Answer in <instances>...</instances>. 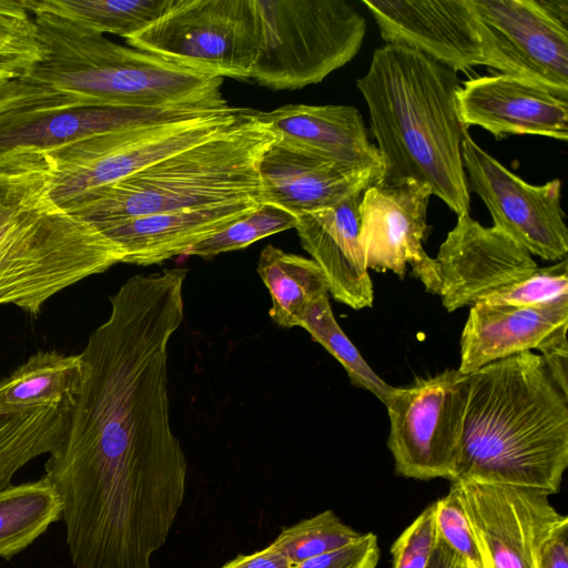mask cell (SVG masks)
<instances>
[{
    "mask_svg": "<svg viewBox=\"0 0 568 568\" xmlns=\"http://www.w3.org/2000/svg\"><path fill=\"white\" fill-rule=\"evenodd\" d=\"M292 564L270 546L251 555H241L221 568H291Z\"/></svg>",
    "mask_w": 568,
    "mask_h": 568,
    "instance_id": "cell-40",
    "label": "cell"
},
{
    "mask_svg": "<svg viewBox=\"0 0 568 568\" xmlns=\"http://www.w3.org/2000/svg\"><path fill=\"white\" fill-rule=\"evenodd\" d=\"M467 397L468 374L458 369L393 388L384 405L397 475L454 479Z\"/></svg>",
    "mask_w": 568,
    "mask_h": 568,
    "instance_id": "cell-10",
    "label": "cell"
},
{
    "mask_svg": "<svg viewBox=\"0 0 568 568\" xmlns=\"http://www.w3.org/2000/svg\"><path fill=\"white\" fill-rule=\"evenodd\" d=\"M75 105L68 98L24 81L0 84V114L24 109H52Z\"/></svg>",
    "mask_w": 568,
    "mask_h": 568,
    "instance_id": "cell-37",
    "label": "cell"
},
{
    "mask_svg": "<svg viewBox=\"0 0 568 568\" xmlns=\"http://www.w3.org/2000/svg\"><path fill=\"white\" fill-rule=\"evenodd\" d=\"M432 195L417 182L372 184L363 192L358 206L359 240L367 268L392 271L403 277L408 263L426 291L439 295L438 263L422 245L429 229L427 207Z\"/></svg>",
    "mask_w": 568,
    "mask_h": 568,
    "instance_id": "cell-13",
    "label": "cell"
},
{
    "mask_svg": "<svg viewBox=\"0 0 568 568\" xmlns=\"http://www.w3.org/2000/svg\"><path fill=\"white\" fill-rule=\"evenodd\" d=\"M362 194L339 204L297 216L302 247L323 271L328 293L351 308L372 307L373 284L359 240Z\"/></svg>",
    "mask_w": 568,
    "mask_h": 568,
    "instance_id": "cell-21",
    "label": "cell"
},
{
    "mask_svg": "<svg viewBox=\"0 0 568 568\" xmlns=\"http://www.w3.org/2000/svg\"><path fill=\"white\" fill-rule=\"evenodd\" d=\"M297 216L272 203H262L255 211L224 230L193 245L185 255L210 260L221 253L244 248L270 235L294 229Z\"/></svg>",
    "mask_w": 568,
    "mask_h": 568,
    "instance_id": "cell-32",
    "label": "cell"
},
{
    "mask_svg": "<svg viewBox=\"0 0 568 568\" xmlns=\"http://www.w3.org/2000/svg\"><path fill=\"white\" fill-rule=\"evenodd\" d=\"M186 274L128 278L81 353L85 381L44 476L63 520L91 537L148 535L182 505L186 459L170 424L168 347L183 322Z\"/></svg>",
    "mask_w": 568,
    "mask_h": 568,
    "instance_id": "cell-1",
    "label": "cell"
},
{
    "mask_svg": "<svg viewBox=\"0 0 568 568\" xmlns=\"http://www.w3.org/2000/svg\"><path fill=\"white\" fill-rule=\"evenodd\" d=\"M426 568H466V562L437 534V541Z\"/></svg>",
    "mask_w": 568,
    "mask_h": 568,
    "instance_id": "cell-41",
    "label": "cell"
},
{
    "mask_svg": "<svg viewBox=\"0 0 568 568\" xmlns=\"http://www.w3.org/2000/svg\"><path fill=\"white\" fill-rule=\"evenodd\" d=\"M231 105L122 108L70 105L0 114V156L17 149L48 152L84 138L139 125L203 116Z\"/></svg>",
    "mask_w": 568,
    "mask_h": 568,
    "instance_id": "cell-17",
    "label": "cell"
},
{
    "mask_svg": "<svg viewBox=\"0 0 568 568\" xmlns=\"http://www.w3.org/2000/svg\"><path fill=\"white\" fill-rule=\"evenodd\" d=\"M567 99L537 83L504 73L469 79L456 93L464 125L480 126L498 140L528 134L566 142Z\"/></svg>",
    "mask_w": 568,
    "mask_h": 568,
    "instance_id": "cell-18",
    "label": "cell"
},
{
    "mask_svg": "<svg viewBox=\"0 0 568 568\" xmlns=\"http://www.w3.org/2000/svg\"><path fill=\"white\" fill-rule=\"evenodd\" d=\"M45 152L0 156V306L38 316L55 294L122 263V252L51 196Z\"/></svg>",
    "mask_w": 568,
    "mask_h": 568,
    "instance_id": "cell-4",
    "label": "cell"
},
{
    "mask_svg": "<svg viewBox=\"0 0 568 568\" xmlns=\"http://www.w3.org/2000/svg\"><path fill=\"white\" fill-rule=\"evenodd\" d=\"M42 58L24 82L78 105L170 108L227 105L222 78L122 45L60 17L33 14Z\"/></svg>",
    "mask_w": 568,
    "mask_h": 568,
    "instance_id": "cell-5",
    "label": "cell"
},
{
    "mask_svg": "<svg viewBox=\"0 0 568 568\" xmlns=\"http://www.w3.org/2000/svg\"><path fill=\"white\" fill-rule=\"evenodd\" d=\"M31 13L60 17L89 31L125 39L139 33L169 8L171 0H21Z\"/></svg>",
    "mask_w": 568,
    "mask_h": 568,
    "instance_id": "cell-28",
    "label": "cell"
},
{
    "mask_svg": "<svg viewBox=\"0 0 568 568\" xmlns=\"http://www.w3.org/2000/svg\"><path fill=\"white\" fill-rule=\"evenodd\" d=\"M452 483L490 568H538L541 544L562 518L550 504L548 494L474 480Z\"/></svg>",
    "mask_w": 568,
    "mask_h": 568,
    "instance_id": "cell-14",
    "label": "cell"
},
{
    "mask_svg": "<svg viewBox=\"0 0 568 568\" xmlns=\"http://www.w3.org/2000/svg\"><path fill=\"white\" fill-rule=\"evenodd\" d=\"M69 410L52 406L6 408L0 405V489L32 459L50 455L62 442Z\"/></svg>",
    "mask_w": 568,
    "mask_h": 568,
    "instance_id": "cell-26",
    "label": "cell"
},
{
    "mask_svg": "<svg viewBox=\"0 0 568 568\" xmlns=\"http://www.w3.org/2000/svg\"><path fill=\"white\" fill-rule=\"evenodd\" d=\"M41 58L33 14L21 0H0V84L23 81Z\"/></svg>",
    "mask_w": 568,
    "mask_h": 568,
    "instance_id": "cell-30",
    "label": "cell"
},
{
    "mask_svg": "<svg viewBox=\"0 0 568 568\" xmlns=\"http://www.w3.org/2000/svg\"><path fill=\"white\" fill-rule=\"evenodd\" d=\"M541 357L561 389L568 396V343L567 326L552 334L538 349Z\"/></svg>",
    "mask_w": 568,
    "mask_h": 568,
    "instance_id": "cell-38",
    "label": "cell"
},
{
    "mask_svg": "<svg viewBox=\"0 0 568 568\" xmlns=\"http://www.w3.org/2000/svg\"><path fill=\"white\" fill-rule=\"evenodd\" d=\"M381 175V168L335 162L275 139L260 163L262 202L308 214L363 193Z\"/></svg>",
    "mask_w": 568,
    "mask_h": 568,
    "instance_id": "cell-19",
    "label": "cell"
},
{
    "mask_svg": "<svg viewBox=\"0 0 568 568\" xmlns=\"http://www.w3.org/2000/svg\"><path fill=\"white\" fill-rule=\"evenodd\" d=\"M538 568H568V518L566 516H562L544 539Z\"/></svg>",
    "mask_w": 568,
    "mask_h": 568,
    "instance_id": "cell-39",
    "label": "cell"
},
{
    "mask_svg": "<svg viewBox=\"0 0 568 568\" xmlns=\"http://www.w3.org/2000/svg\"><path fill=\"white\" fill-rule=\"evenodd\" d=\"M362 534L343 523L332 510L283 529L270 547L283 555L292 566L345 547Z\"/></svg>",
    "mask_w": 568,
    "mask_h": 568,
    "instance_id": "cell-31",
    "label": "cell"
},
{
    "mask_svg": "<svg viewBox=\"0 0 568 568\" xmlns=\"http://www.w3.org/2000/svg\"><path fill=\"white\" fill-rule=\"evenodd\" d=\"M87 376L81 354L39 351L0 381L6 408L52 405L70 412Z\"/></svg>",
    "mask_w": 568,
    "mask_h": 568,
    "instance_id": "cell-24",
    "label": "cell"
},
{
    "mask_svg": "<svg viewBox=\"0 0 568 568\" xmlns=\"http://www.w3.org/2000/svg\"><path fill=\"white\" fill-rule=\"evenodd\" d=\"M300 327L306 329L313 341L321 344L342 364L354 386L373 393L383 404L386 403L394 387L373 371L339 327L332 312L328 295L308 306Z\"/></svg>",
    "mask_w": 568,
    "mask_h": 568,
    "instance_id": "cell-29",
    "label": "cell"
},
{
    "mask_svg": "<svg viewBox=\"0 0 568 568\" xmlns=\"http://www.w3.org/2000/svg\"><path fill=\"white\" fill-rule=\"evenodd\" d=\"M485 65L568 97L567 24L539 0H469Z\"/></svg>",
    "mask_w": 568,
    "mask_h": 568,
    "instance_id": "cell-11",
    "label": "cell"
},
{
    "mask_svg": "<svg viewBox=\"0 0 568 568\" xmlns=\"http://www.w3.org/2000/svg\"><path fill=\"white\" fill-rule=\"evenodd\" d=\"M125 41L199 73L250 79L258 49L254 0H171L161 17Z\"/></svg>",
    "mask_w": 568,
    "mask_h": 568,
    "instance_id": "cell-9",
    "label": "cell"
},
{
    "mask_svg": "<svg viewBox=\"0 0 568 568\" xmlns=\"http://www.w3.org/2000/svg\"><path fill=\"white\" fill-rule=\"evenodd\" d=\"M568 326V300L540 307L494 305L478 301L471 305L460 337L462 374L532 349L558 329Z\"/></svg>",
    "mask_w": 568,
    "mask_h": 568,
    "instance_id": "cell-22",
    "label": "cell"
},
{
    "mask_svg": "<svg viewBox=\"0 0 568 568\" xmlns=\"http://www.w3.org/2000/svg\"><path fill=\"white\" fill-rule=\"evenodd\" d=\"M257 273L272 300L268 315L284 328L300 326L308 306L328 295L326 277L312 258L271 244L261 251Z\"/></svg>",
    "mask_w": 568,
    "mask_h": 568,
    "instance_id": "cell-25",
    "label": "cell"
},
{
    "mask_svg": "<svg viewBox=\"0 0 568 568\" xmlns=\"http://www.w3.org/2000/svg\"><path fill=\"white\" fill-rule=\"evenodd\" d=\"M261 200L187 207L97 227L122 252V263L149 266L184 254L196 243L255 211Z\"/></svg>",
    "mask_w": 568,
    "mask_h": 568,
    "instance_id": "cell-20",
    "label": "cell"
},
{
    "mask_svg": "<svg viewBox=\"0 0 568 568\" xmlns=\"http://www.w3.org/2000/svg\"><path fill=\"white\" fill-rule=\"evenodd\" d=\"M468 190L478 194L494 225L513 241L546 261L568 253V229L561 207V182H525L484 151L467 133L462 144Z\"/></svg>",
    "mask_w": 568,
    "mask_h": 568,
    "instance_id": "cell-12",
    "label": "cell"
},
{
    "mask_svg": "<svg viewBox=\"0 0 568 568\" xmlns=\"http://www.w3.org/2000/svg\"><path fill=\"white\" fill-rule=\"evenodd\" d=\"M435 523L438 536L453 548L467 565L490 568L485 549L470 524L456 486L435 501Z\"/></svg>",
    "mask_w": 568,
    "mask_h": 568,
    "instance_id": "cell-34",
    "label": "cell"
},
{
    "mask_svg": "<svg viewBox=\"0 0 568 568\" xmlns=\"http://www.w3.org/2000/svg\"><path fill=\"white\" fill-rule=\"evenodd\" d=\"M435 260L442 281L439 295L448 312L471 306L538 268L528 251L495 226H483L469 213L458 215Z\"/></svg>",
    "mask_w": 568,
    "mask_h": 568,
    "instance_id": "cell-15",
    "label": "cell"
},
{
    "mask_svg": "<svg viewBox=\"0 0 568 568\" xmlns=\"http://www.w3.org/2000/svg\"><path fill=\"white\" fill-rule=\"evenodd\" d=\"M247 110L231 106L203 116L103 132L48 151L51 196L64 209L89 191L213 138Z\"/></svg>",
    "mask_w": 568,
    "mask_h": 568,
    "instance_id": "cell-8",
    "label": "cell"
},
{
    "mask_svg": "<svg viewBox=\"0 0 568 568\" xmlns=\"http://www.w3.org/2000/svg\"><path fill=\"white\" fill-rule=\"evenodd\" d=\"M379 557L376 535L366 532L345 547L313 557L291 568H376Z\"/></svg>",
    "mask_w": 568,
    "mask_h": 568,
    "instance_id": "cell-36",
    "label": "cell"
},
{
    "mask_svg": "<svg viewBox=\"0 0 568 568\" xmlns=\"http://www.w3.org/2000/svg\"><path fill=\"white\" fill-rule=\"evenodd\" d=\"M257 118L277 140L328 160L383 170L361 112L352 105L286 104Z\"/></svg>",
    "mask_w": 568,
    "mask_h": 568,
    "instance_id": "cell-23",
    "label": "cell"
},
{
    "mask_svg": "<svg viewBox=\"0 0 568 568\" xmlns=\"http://www.w3.org/2000/svg\"><path fill=\"white\" fill-rule=\"evenodd\" d=\"M60 496L43 475L0 489V558L10 560L61 520Z\"/></svg>",
    "mask_w": 568,
    "mask_h": 568,
    "instance_id": "cell-27",
    "label": "cell"
},
{
    "mask_svg": "<svg viewBox=\"0 0 568 568\" xmlns=\"http://www.w3.org/2000/svg\"><path fill=\"white\" fill-rule=\"evenodd\" d=\"M568 466V396L542 357L523 352L468 374L455 480L560 490Z\"/></svg>",
    "mask_w": 568,
    "mask_h": 568,
    "instance_id": "cell-2",
    "label": "cell"
},
{
    "mask_svg": "<svg viewBox=\"0 0 568 568\" xmlns=\"http://www.w3.org/2000/svg\"><path fill=\"white\" fill-rule=\"evenodd\" d=\"M258 49L251 79L275 90L320 83L359 51L364 17L344 0H254Z\"/></svg>",
    "mask_w": 568,
    "mask_h": 568,
    "instance_id": "cell-7",
    "label": "cell"
},
{
    "mask_svg": "<svg viewBox=\"0 0 568 568\" xmlns=\"http://www.w3.org/2000/svg\"><path fill=\"white\" fill-rule=\"evenodd\" d=\"M356 85L383 163L376 183L417 182L457 216L469 213L462 156L468 132L457 110V72L414 49L385 44Z\"/></svg>",
    "mask_w": 568,
    "mask_h": 568,
    "instance_id": "cell-3",
    "label": "cell"
},
{
    "mask_svg": "<svg viewBox=\"0 0 568 568\" xmlns=\"http://www.w3.org/2000/svg\"><path fill=\"white\" fill-rule=\"evenodd\" d=\"M387 44L414 49L457 71L485 65L469 0H362Z\"/></svg>",
    "mask_w": 568,
    "mask_h": 568,
    "instance_id": "cell-16",
    "label": "cell"
},
{
    "mask_svg": "<svg viewBox=\"0 0 568 568\" xmlns=\"http://www.w3.org/2000/svg\"><path fill=\"white\" fill-rule=\"evenodd\" d=\"M436 541L435 503H433L392 545L393 568H426Z\"/></svg>",
    "mask_w": 568,
    "mask_h": 568,
    "instance_id": "cell-35",
    "label": "cell"
},
{
    "mask_svg": "<svg viewBox=\"0 0 568 568\" xmlns=\"http://www.w3.org/2000/svg\"><path fill=\"white\" fill-rule=\"evenodd\" d=\"M275 139L248 109L213 138L89 191L64 210L99 227L193 206L262 201L260 163Z\"/></svg>",
    "mask_w": 568,
    "mask_h": 568,
    "instance_id": "cell-6",
    "label": "cell"
},
{
    "mask_svg": "<svg viewBox=\"0 0 568 568\" xmlns=\"http://www.w3.org/2000/svg\"><path fill=\"white\" fill-rule=\"evenodd\" d=\"M568 300V261L537 268L534 273L488 295L483 302L494 305L540 307Z\"/></svg>",
    "mask_w": 568,
    "mask_h": 568,
    "instance_id": "cell-33",
    "label": "cell"
},
{
    "mask_svg": "<svg viewBox=\"0 0 568 568\" xmlns=\"http://www.w3.org/2000/svg\"><path fill=\"white\" fill-rule=\"evenodd\" d=\"M466 568H474V567H471V566H469V565H467V564H466Z\"/></svg>",
    "mask_w": 568,
    "mask_h": 568,
    "instance_id": "cell-42",
    "label": "cell"
}]
</instances>
